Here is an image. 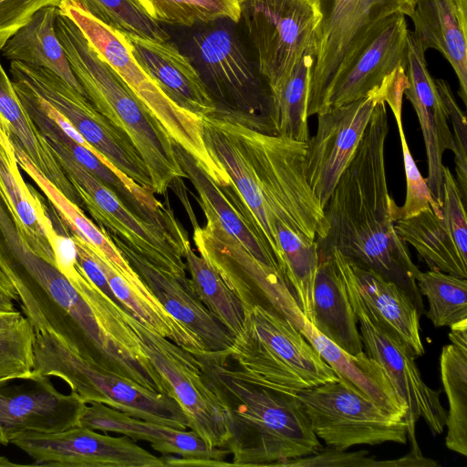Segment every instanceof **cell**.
Instances as JSON below:
<instances>
[{
	"label": "cell",
	"mask_w": 467,
	"mask_h": 467,
	"mask_svg": "<svg viewBox=\"0 0 467 467\" xmlns=\"http://www.w3.org/2000/svg\"><path fill=\"white\" fill-rule=\"evenodd\" d=\"M6 265L25 317L35 331L51 330L81 357L140 385L153 367L121 309L80 271L69 281L37 255L0 206Z\"/></svg>",
	"instance_id": "1"
},
{
	"label": "cell",
	"mask_w": 467,
	"mask_h": 467,
	"mask_svg": "<svg viewBox=\"0 0 467 467\" xmlns=\"http://www.w3.org/2000/svg\"><path fill=\"white\" fill-rule=\"evenodd\" d=\"M388 132L386 103L380 99L324 208L327 230L316 242L319 255L335 249L348 263L394 282L410 296L420 317L426 310L416 283L420 270L394 228L400 206L387 185Z\"/></svg>",
	"instance_id": "2"
},
{
	"label": "cell",
	"mask_w": 467,
	"mask_h": 467,
	"mask_svg": "<svg viewBox=\"0 0 467 467\" xmlns=\"http://www.w3.org/2000/svg\"><path fill=\"white\" fill-rule=\"evenodd\" d=\"M194 356L224 410L231 434L225 449L233 456L232 466H283L323 449L295 394L234 376L228 358L220 354Z\"/></svg>",
	"instance_id": "3"
},
{
	"label": "cell",
	"mask_w": 467,
	"mask_h": 467,
	"mask_svg": "<svg viewBox=\"0 0 467 467\" xmlns=\"http://www.w3.org/2000/svg\"><path fill=\"white\" fill-rule=\"evenodd\" d=\"M55 30L88 99L130 140L149 171L153 192L167 195L175 179L186 178L174 152V140L76 24L58 10Z\"/></svg>",
	"instance_id": "4"
},
{
	"label": "cell",
	"mask_w": 467,
	"mask_h": 467,
	"mask_svg": "<svg viewBox=\"0 0 467 467\" xmlns=\"http://www.w3.org/2000/svg\"><path fill=\"white\" fill-rule=\"evenodd\" d=\"M213 115L248 161L275 225L282 223L310 239L323 238L327 223L306 179V142L253 129L237 111L216 109Z\"/></svg>",
	"instance_id": "5"
},
{
	"label": "cell",
	"mask_w": 467,
	"mask_h": 467,
	"mask_svg": "<svg viewBox=\"0 0 467 467\" xmlns=\"http://www.w3.org/2000/svg\"><path fill=\"white\" fill-rule=\"evenodd\" d=\"M229 358L238 366H228L234 376L285 393L338 379L290 321L260 306L244 310V327L234 337Z\"/></svg>",
	"instance_id": "6"
},
{
	"label": "cell",
	"mask_w": 467,
	"mask_h": 467,
	"mask_svg": "<svg viewBox=\"0 0 467 467\" xmlns=\"http://www.w3.org/2000/svg\"><path fill=\"white\" fill-rule=\"evenodd\" d=\"M33 373L61 379L87 404L99 402L137 419L190 429L188 417L171 396L81 357L51 330L35 331Z\"/></svg>",
	"instance_id": "7"
},
{
	"label": "cell",
	"mask_w": 467,
	"mask_h": 467,
	"mask_svg": "<svg viewBox=\"0 0 467 467\" xmlns=\"http://www.w3.org/2000/svg\"><path fill=\"white\" fill-rule=\"evenodd\" d=\"M236 22L220 19L195 26L185 55L197 69L216 109L249 116L258 130L276 135L270 120V89Z\"/></svg>",
	"instance_id": "8"
},
{
	"label": "cell",
	"mask_w": 467,
	"mask_h": 467,
	"mask_svg": "<svg viewBox=\"0 0 467 467\" xmlns=\"http://www.w3.org/2000/svg\"><path fill=\"white\" fill-rule=\"evenodd\" d=\"M60 13L70 18L100 57L161 123L171 139L190 153L220 186L231 180L209 154L202 138V119L172 102L133 57L124 33L83 9L73 0H61Z\"/></svg>",
	"instance_id": "9"
},
{
	"label": "cell",
	"mask_w": 467,
	"mask_h": 467,
	"mask_svg": "<svg viewBox=\"0 0 467 467\" xmlns=\"http://www.w3.org/2000/svg\"><path fill=\"white\" fill-rule=\"evenodd\" d=\"M177 196L192 223L196 250L238 297L244 311L260 306L299 330L306 317L282 272L256 259L210 212L202 211L206 223L201 226L185 192Z\"/></svg>",
	"instance_id": "10"
},
{
	"label": "cell",
	"mask_w": 467,
	"mask_h": 467,
	"mask_svg": "<svg viewBox=\"0 0 467 467\" xmlns=\"http://www.w3.org/2000/svg\"><path fill=\"white\" fill-rule=\"evenodd\" d=\"M67 177L99 226L117 235L137 254L182 282L190 278L183 258L185 232L176 234L148 222L130 210L119 198L79 164L58 140L46 137Z\"/></svg>",
	"instance_id": "11"
},
{
	"label": "cell",
	"mask_w": 467,
	"mask_h": 467,
	"mask_svg": "<svg viewBox=\"0 0 467 467\" xmlns=\"http://www.w3.org/2000/svg\"><path fill=\"white\" fill-rule=\"evenodd\" d=\"M240 21L270 91L279 88L315 45L321 12L316 0H238Z\"/></svg>",
	"instance_id": "12"
},
{
	"label": "cell",
	"mask_w": 467,
	"mask_h": 467,
	"mask_svg": "<svg viewBox=\"0 0 467 467\" xmlns=\"http://www.w3.org/2000/svg\"><path fill=\"white\" fill-rule=\"evenodd\" d=\"M301 402L316 436L327 447L404 444L405 418L394 415L340 379L293 393Z\"/></svg>",
	"instance_id": "13"
},
{
	"label": "cell",
	"mask_w": 467,
	"mask_h": 467,
	"mask_svg": "<svg viewBox=\"0 0 467 467\" xmlns=\"http://www.w3.org/2000/svg\"><path fill=\"white\" fill-rule=\"evenodd\" d=\"M333 258L356 314L365 353L382 367L399 398L407 406L408 429L415 428L418 420L422 418L433 433H441L447 411L441 403L439 391L422 379L415 362V352L368 306L346 270Z\"/></svg>",
	"instance_id": "14"
},
{
	"label": "cell",
	"mask_w": 467,
	"mask_h": 467,
	"mask_svg": "<svg viewBox=\"0 0 467 467\" xmlns=\"http://www.w3.org/2000/svg\"><path fill=\"white\" fill-rule=\"evenodd\" d=\"M417 0H317L322 17L315 36L316 56L308 89L307 115L326 109L328 88L368 29L385 17L410 16Z\"/></svg>",
	"instance_id": "15"
},
{
	"label": "cell",
	"mask_w": 467,
	"mask_h": 467,
	"mask_svg": "<svg viewBox=\"0 0 467 467\" xmlns=\"http://www.w3.org/2000/svg\"><path fill=\"white\" fill-rule=\"evenodd\" d=\"M122 317L180 404L193 431L212 448H225L230 430L224 410L203 375L198 358L121 310Z\"/></svg>",
	"instance_id": "16"
},
{
	"label": "cell",
	"mask_w": 467,
	"mask_h": 467,
	"mask_svg": "<svg viewBox=\"0 0 467 467\" xmlns=\"http://www.w3.org/2000/svg\"><path fill=\"white\" fill-rule=\"evenodd\" d=\"M9 71L12 80L26 84L64 115L99 155L137 184L153 192L149 171L130 140L85 96L43 67L11 61Z\"/></svg>",
	"instance_id": "17"
},
{
	"label": "cell",
	"mask_w": 467,
	"mask_h": 467,
	"mask_svg": "<svg viewBox=\"0 0 467 467\" xmlns=\"http://www.w3.org/2000/svg\"><path fill=\"white\" fill-rule=\"evenodd\" d=\"M10 443L29 456L35 466H166L161 457L151 454L128 436L100 434L83 426L50 433L22 432Z\"/></svg>",
	"instance_id": "18"
},
{
	"label": "cell",
	"mask_w": 467,
	"mask_h": 467,
	"mask_svg": "<svg viewBox=\"0 0 467 467\" xmlns=\"http://www.w3.org/2000/svg\"><path fill=\"white\" fill-rule=\"evenodd\" d=\"M379 88L356 101L329 107L317 114V130L306 142L307 182L324 209L340 176L351 161L377 103Z\"/></svg>",
	"instance_id": "19"
},
{
	"label": "cell",
	"mask_w": 467,
	"mask_h": 467,
	"mask_svg": "<svg viewBox=\"0 0 467 467\" xmlns=\"http://www.w3.org/2000/svg\"><path fill=\"white\" fill-rule=\"evenodd\" d=\"M395 232L430 269L467 278V215L450 169L442 171L441 205L394 223Z\"/></svg>",
	"instance_id": "20"
},
{
	"label": "cell",
	"mask_w": 467,
	"mask_h": 467,
	"mask_svg": "<svg viewBox=\"0 0 467 467\" xmlns=\"http://www.w3.org/2000/svg\"><path fill=\"white\" fill-rule=\"evenodd\" d=\"M87 403L76 393L64 394L49 377L0 380V444L6 446L26 431L50 433L78 426Z\"/></svg>",
	"instance_id": "21"
},
{
	"label": "cell",
	"mask_w": 467,
	"mask_h": 467,
	"mask_svg": "<svg viewBox=\"0 0 467 467\" xmlns=\"http://www.w3.org/2000/svg\"><path fill=\"white\" fill-rule=\"evenodd\" d=\"M408 25L400 13L377 22L333 79L326 109L367 97L400 65L407 64ZM324 111V110H323Z\"/></svg>",
	"instance_id": "22"
},
{
	"label": "cell",
	"mask_w": 467,
	"mask_h": 467,
	"mask_svg": "<svg viewBox=\"0 0 467 467\" xmlns=\"http://www.w3.org/2000/svg\"><path fill=\"white\" fill-rule=\"evenodd\" d=\"M107 234L164 309L192 330L209 352L228 358L234 337L197 297L191 281L179 280L137 254L117 235Z\"/></svg>",
	"instance_id": "23"
},
{
	"label": "cell",
	"mask_w": 467,
	"mask_h": 467,
	"mask_svg": "<svg viewBox=\"0 0 467 467\" xmlns=\"http://www.w3.org/2000/svg\"><path fill=\"white\" fill-rule=\"evenodd\" d=\"M425 52L413 33L407 37L406 74L409 86L404 95L414 109L422 131L427 162V185L439 205L442 200V154L454 151L449 116L438 92L434 78L428 70Z\"/></svg>",
	"instance_id": "24"
},
{
	"label": "cell",
	"mask_w": 467,
	"mask_h": 467,
	"mask_svg": "<svg viewBox=\"0 0 467 467\" xmlns=\"http://www.w3.org/2000/svg\"><path fill=\"white\" fill-rule=\"evenodd\" d=\"M125 36L136 62L172 102L200 118L215 112L216 103L197 69L175 45Z\"/></svg>",
	"instance_id": "25"
},
{
	"label": "cell",
	"mask_w": 467,
	"mask_h": 467,
	"mask_svg": "<svg viewBox=\"0 0 467 467\" xmlns=\"http://www.w3.org/2000/svg\"><path fill=\"white\" fill-rule=\"evenodd\" d=\"M173 148L181 168L198 193L194 198L202 210L210 212L221 226L238 239L256 259L280 270L264 234L233 183L219 186L194 158L175 141Z\"/></svg>",
	"instance_id": "26"
},
{
	"label": "cell",
	"mask_w": 467,
	"mask_h": 467,
	"mask_svg": "<svg viewBox=\"0 0 467 467\" xmlns=\"http://www.w3.org/2000/svg\"><path fill=\"white\" fill-rule=\"evenodd\" d=\"M78 426L104 432L121 433L133 441H146L165 455L177 454L182 459L224 462L230 454L225 448H212L193 431H181L160 423L134 418L99 402L88 403Z\"/></svg>",
	"instance_id": "27"
},
{
	"label": "cell",
	"mask_w": 467,
	"mask_h": 467,
	"mask_svg": "<svg viewBox=\"0 0 467 467\" xmlns=\"http://www.w3.org/2000/svg\"><path fill=\"white\" fill-rule=\"evenodd\" d=\"M0 198L31 249L45 260L55 263L49 239L57 230L40 196L23 179L12 134L1 119Z\"/></svg>",
	"instance_id": "28"
},
{
	"label": "cell",
	"mask_w": 467,
	"mask_h": 467,
	"mask_svg": "<svg viewBox=\"0 0 467 467\" xmlns=\"http://www.w3.org/2000/svg\"><path fill=\"white\" fill-rule=\"evenodd\" d=\"M409 16L423 50L437 49L452 67L467 105V14L453 0H417Z\"/></svg>",
	"instance_id": "29"
},
{
	"label": "cell",
	"mask_w": 467,
	"mask_h": 467,
	"mask_svg": "<svg viewBox=\"0 0 467 467\" xmlns=\"http://www.w3.org/2000/svg\"><path fill=\"white\" fill-rule=\"evenodd\" d=\"M342 380L385 410L405 418L407 406L399 398L382 367L365 351L352 355L323 336L306 318L299 329Z\"/></svg>",
	"instance_id": "30"
},
{
	"label": "cell",
	"mask_w": 467,
	"mask_h": 467,
	"mask_svg": "<svg viewBox=\"0 0 467 467\" xmlns=\"http://www.w3.org/2000/svg\"><path fill=\"white\" fill-rule=\"evenodd\" d=\"M309 321L348 353L358 355L364 351L356 314L331 254L319 255Z\"/></svg>",
	"instance_id": "31"
},
{
	"label": "cell",
	"mask_w": 467,
	"mask_h": 467,
	"mask_svg": "<svg viewBox=\"0 0 467 467\" xmlns=\"http://www.w3.org/2000/svg\"><path fill=\"white\" fill-rule=\"evenodd\" d=\"M18 165L30 176L49 202L58 211L71 232L80 235L94 250L102 255L109 265L123 276L130 285L149 300L159 304L136 271L121 255L102 226H97L89 220L78 205L65 196L34 164L18 140L13 137Z\"/></svg>",
	"instance_id": "32"
},
{
	"label": "cell",
	"mask_w": 467,
	"mask_h": 467,
	"mask_svg": "<svg viewBox=\"0 0 467 467\" xmlns=\"http://www.w3.org/2000/svg\"><path fill=\"white\" fill-rule=\"evenodd\" d=\"M202 138L213 160L224 169L236 192L247 207L281 270V250L276 228L259 192L251 167L234 139L213 114L202 117Z\"/></svg>",
	"instance_id": "33"
},
{
	"label": "cell",
	"mask_w": 467,
	"mask_h": 467,
	"mask_svg": "<svg viewBox=\"0 0 467 467\" xmlns=\"http://www.w3.org/2000/svg\"><path fill=\"white\" fill-rule=\"evenodd\" d=\"M327 254H332L346 270L368 306L413 349L416 356L423 355L420 315L405 291L374 271L348 263L335 249Z\"/></svg>",
	"instance_id": "34"
},
{
	"label": "cell",
	"mask_w": 467,
	"mask_h": 467,
	"mask_svg": "<svg viewBox=\"0 0 467 467\" xmlns=\"http://www.w3.org/2000/svg\"><path fill=\"white\" fill-rule=\"evenodd\" d=\"M11 36L0 35V53ZM0 119L41 171L65 196L77 205L82 202L58 163L52 146L37 129L21 104L12 80L0 61Z\"/></svg>",
	"instance_id": "35"
},
{
	"label": "cell",
	"mask_w": 467,
	"mask_h": 467,
	"mask_svg": "<svg viewBox=\"0 0 467 467\" xmlns=\"http://www.w3.org/2000/svg\"><path fill=\"white\" fill-rule=\"evenodd\" d=\"M57 7L51 5L36 11L26 25L8 38L1 52L10 61L43 67L53 71L87 98L57 36Z\"/></svg>",
	"instance_id": "36"
},
{
	"label": "cell",
	"mask_w": 467,
	"mask_h": 467,
	"mask_svg": "<svg viewBox=\"0 0 467 467\" xmlns=\"http://www.w3.org/2000/svg\"><path fill=\"white\" fill-rule=\"evenodd\" d=\"M83 242L104 272L116 298L131 312L137 320L193 355L209 352L202 341L192 330L171 316L161 304L149 300L135 290L102 255L84 239Z\"/></svg>",
	"instance_id": "37"
},
{
	"label": "cell",
	"mask_w": 467,
	"mask_h": 467,
	"mask_svg": "<svg viewBox=\"0 0 467 467\" xmlns=\"http://www.w3.org/2000/svg\"><path fill=\"white\" fill-rule=\"evenodd\" d=\"M316 47L311 46L285 82L270 91V120L276 135L307 142L308 89Z\"/></svg>",
	"instance_id": "38"
},
{
	"label": "cell",
	"mask_w": 467,
	"mask_h": 467,
	"mask_svg": "<svg viewBox=\"0 0 467 467\" xmlns=\"http://www.w3.org/2000/svg\"><path fill=\"white\" fill-rule=\"evenodd\" d=\"M183 258L192 289L212 316L234 337L244 322V306L219 274L183 240Z\"/></svg>",
	"instance_id": "39"
},
{
	"label": "cell",
	"mask_w": 467,
	"mask_h": 467,
	"mask_svg": "<svg viewBox=\"0 0 467 467\" xmlns=\"http://www.w3.org/2000/svg\"><path fill=\"white\" fill-rule=\"evenodd\" d=\"M281 250V271L290 285L298 306L310 319L314 282L319 263L316 240L310 239L282 223L275 224Z\"/></svg>",
	"instance_id": "40"
},
{
	"label": "cell",
	"mask_w": 467,
	"mask_h": 467,
	"mask_svg": "<svg viewBox=\"0 0 467 467\" xmlns=\"http://www.w3.org/2000/svg\"><path fill=\"white\" fill-rule=\"evenodd\" d=\"M441 380L449 402L445 444L467 456V348L443 346L440 356Z\"/></svg>",
	"instance_id": "41"
},
{
	"label": "cell",
	"mask_w": 467,
	"mask_h": 467,
	"mask_svg": "<svg viewBox=\"0 0 467 467\" xmlns=\"http://www.w3.org/2000/svg\"><path fill=\"white\" fill-rule=\"evenodd\" d=\"M416 283L428 301L426 317L434 327H451L467 319V279L437 269L419 271Z\"/></svg>",
	"instance_id": "42"
},
{
	"label": "cell",
	"mask_w": 467,
	"mask_h": 467,
	"mask_svg": "<svg viewBox=\"0 0 467 467\" xmlns=\"http://www.w3.org/2000/svg\"><path fill=\"white\" fill-rule=\"evenodd\" d=\"M406 88L407 82L400 78H395L382 89L383 100L390 108L397 122L406 176V198L404 204L399 207L398 220L415 216L430 207L435 210L440 206L434 200L426 180L419 171L406 140L401 117L402 98Z\"/></svg>",
	"instance_id": "43"
},
{
	"label": "cell",
	"mask_w": 467,
	"mask_h": 467,
	"mask_svg": "<svg viewBox=\"0 0 467 467\" xmlns=\"http://www.w3.org/2000/svg\"><path fill=\"white\" fill-rule=\"evenodd\" d=\"M157 23L195 26L220 19L240 21L238 0H136Z\"/></svg>",
	"instance_id": "44"
},
{
	"label": "cell",
	"mask_w": 467,
	"mask_h": 467,
	"mask_svg": "<svg viewBox=\"0 0 467 467\" xmlns=\"http://www.w3.org/2000/svg\"><path fill=\"white\" fill-rule=\"evenodd\" d=\"M95 18L124 34L158 41L168 33L142 10L136 0H73Z\"/></svg>",
	"instance_id": "45"
},
{
	"label": "cell",
	"mask_w": 467,
	"mask_h": 467,
	"mask_svg": "<svg viewBox=\"0 0 467 467\" xmlns=\"http://www.w3.org/2000/svg\"><path fill=\"white\" fill-rule=\"evenodd\" d=\"M34 340V327L26 317L16 327L0 331V380L33 374Z\"/></svg>",
	"instance_id": "46"
},
{
	"label": "cell",
	"mask_w": 467,
	"mask_h": 467,
	"mask_svg": "<svg viewBox=\"0 0 467 467\" xmlns=\"http://www.w3.org/2000/svg\"><path fill=\"white\" fill-rule=\"evenodd\" d=\"M438 92L444 103L453 129L455 171L462 199L467 200V126L466 117L458 106L448 82L434 79Z\"/></svg>",
	"instance_id": "47"
},
{
	"label": "cell",
	"mask_w": 467,
	"mask_h": 467,
	"mask_svg": "<svg viewBox=\"0 0 467 467\" xmlns=\"http://www.w3.org/2000/svg\"><path fill=\"white\" fill-rule=\"evenodd\" d=\"M375 462L374 457L368 456V451L346 452L344 450L327 447L316 454L291 460L283 466L374 467Z\"/></svg>",
	"instance_id": "48"
},
{
	"label": "cell",
	"mask_w": 467,
	"mask_h": 467,
	"mask_svg": "<svg viewBox=\"0 0 467 467\" xmlns=\"http://www.w3.org/2000/svg\"><path fill=\"white\" fill-rule=\"evenodd\" d=\"M61 0H0V35H14L34 14L46 6H58Z\"/></svg>",
	"instance_id": "49"
},
{
	"label": "cell",
	"mask_w": 467,
	"mask_h": 467,
	"mask_svg": "<svg viewBox=\"0 0 467 467\" xmlns=\"http://www.w3.org/2000/svg\"><path fill=\"white\" fill-rule=\"evenodd\" d=\"M71 237L77 248L78 265L88 278L122 311L132 316L131 312L123 306L113 294L106 275L98 263L91 256L84 244L83 239L78 234L71 232Z\"/></svg>",
	"instance_id": "50"
},
{
	"label": "cell",
	"mask_w": 467,
	"mask_h": 467,
	"mask_svg": "<svg viewBox=\"0 0 467 467\" xmlns=\"http://www.w3.org/2000/svg\"><path fill=\"white\" fill-rule=\"evenodd\" d=\"M49 244L57 268L66 276L78 266L77 248L71 235L60 234L57 231L51 235Z\"/></svg>",
	"instance_id": "51"
},
{
	"label": "cell",
	"mask_w": 467,
	"mask_h": 467,
	"mask_svg": "<svg viewBox=\"0 0 467 467\" xmlns=\"http://www.w3.org/2000/svg\"><path fill=\"white\" fill-rule=\"evenodd\" d=\"M409 439L411 443L410 452L403 457L394 461H376L374 467H400V466H437L438 463L431 459H428L420 452L416 438L415 429H408Z\"/></svg>",
	"instance_id": "52"
},
{
	"label": "cell",
	"mask_w": 467,
	"mask_h": 467,
	"mask_svg": "<svg viewBox=\"0 0 467 467\" xmlns=\"http://www.w3.org/2000/svg\"><path fill=\"white\" fill-rule=\"evenodd\" d=\"M450 327L449 338L451 344L467 348V319L458 322Z\"/></svg>",
	"instance_id": "53"
},
{
	"label": "cell",
	"mask_w": 467,
	"mask_h": 467,
	"mask_svg": "<svg viewBox=\"0 0 467 467\" xmlns=\"http://www.w3.org/2000/svg\"><path fill=\"white\" fill-rule=\"evenodd\" d=\"M25 318L19 311L0 310V331L16 327Z\"/></svg>",
	"instance_id": "54"
},
{
	"label": "cell",
	"mask_w": 467,
	"mask_h": 467,
	"mask_svg": "<svg viewBox=\"0 0 467 467\" xmlns=\"http://www.w3.org/2000/svg\"><path fill=\"white\" fill-rule=\"evenodd\" d=\"M0 293L18 302L16 288L10 279L0 267Z\"/></svg>",
	"instance_id": "55"
},
{
	"label": "cell",
	"mask_w": 467,
	"mask_h": 467,
	"mask_svg": "<svg viewBox=\"0 0 467 467\" xmlns=\"http://www.w3.org/2000/svg\"><path fill=\"white\" fill-rule=\"evenodd\" d=\"M0 310H4V311L16 310L13 304V300L10 297H8L1 293H0Z\"/></svg>",
	"instance_id": "56"
},
{
	"label": "cell",
	"mask_w": 467,
	"mask_h": 467,
	"mask_svg": "<svg viewBox=\"0 0 467 467\" xmlns=\"http://www.w3.org/2000/svg\"><path fill=\"white\" fill-rule=\"evenodd\" d=\"M15 466H25V465L13 462L8 458L0 455V467H15Z\"/></svg>",
	"instance_id": "57"
},
{
	"label": "cell",
	"mask_w": 467,
	"mask_h": 467,
	"mask_svg": "<svg viewBox=\"0 0 467 467\" xmlns=\"http://www.w3.org/2000/svg\"><path fill=\"white\" fill-rule=\"evenodd\" d=\"M459 9L467 14V0H453Z\"/></svg>",
	"instance_id": "58"
},
{
	"label": "cell",
	"mask_w": 467,
	"mask_h": 467,
	"mask_svg": "<svg viewBox=\"0 0 467 467\" xmlns=\"http://www.w3.org/2000/svg\"><path fill=\"white\" fill-rule=\"evenodd\" d=\"M317 1V0H316Z\"/></svg>",
	"instance_id": "59"
}]
</instances>
